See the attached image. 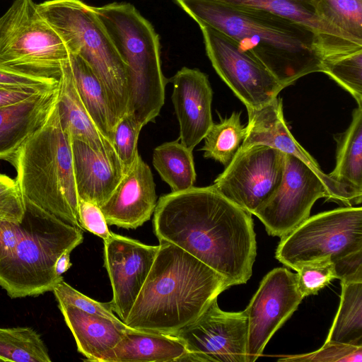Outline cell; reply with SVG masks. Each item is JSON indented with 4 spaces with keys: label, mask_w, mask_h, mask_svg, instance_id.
Returning <instances> with one entry per match:
<instances>
[{
    "label": "cell",
    "mask_w": 362,
    "mask_h": 362,
    "mask_svg": "<svg viewBox=\"0 0 362 362\" xmlns=\"http://www.w3.org/2000/svg\"><path fill=\"white\" fill-rule=\"evenodd\" d=\"M153 214V232L160 243L182 248L230 286L250 279L257 254L252 214L212 185L165 194Z\"/></svg>",
    "instance_id": "cell-1"
},
{
    "label": "cell",
    "mask_w": 362,
    "mask_h": 362,
    "mask_svg": "<svg viewBox=\"0 0 362 362\" xmlns=\"http://www.w3.org/2000/svg\"><path fill=\"white\" fill-rule=\"evenodd\" d=\"M199 25L235 40L284 87L322 72L324 54L315 32L279 15L213 0H174Z\"/></svg>",
    "instance_id": "cell-2"
},
{
    "label": "cell",
    "mask_w": 362,
    "mask_h": 362,
    "mask_svg": "<svg viewBox=\"0 0 362 362\" xmlns=\"http://www.w3.org/2000/svg\"><path fill=\"white\" fill-rule=\"evenodd\" d=\"M230 286L223 276L182 248L160 243L124 322L137 330L174 335Z\"/></svg>",
    "instance_id": "cell-3"
},
{
    "label": "cell",
    "mask_w": 362,
    "mask_h": 362,
    "mask_svg": "<svg viewBox=\"0 0 362 362\" xmlns=\"http://www.w3.org/2000/svg\"><path fill=\"white\" fill-rule=\"evenodd\" d=\"M13 168L25 204L82 230L71 137L62 127L57 100L45 123L21 148Z\"/></svg>",
    "instance_id": "cell-4"
},
{
    "label": "cell",
    "mask_w": 362,
    "mask_h": 362,
    "mask_svg": "<svg viewBox=\"0 0 362 362\" xmlns=\"http://www.w3.org/2000/svg\"><path fill=\"white\" fill-rule=\"evenodd\" d=\"M92 8L128 67L127 113L144 127L154 121L165 100L167 81L161 69L158 35L131 4L114 2Z\"/></svg>",
    "instance_id": "cell-5"
},
{
    "label": "cell",
    "mask_w": 362,
    "mask_h": 362,
    "mask_svg": "<svg viewBox=\"0 0 362 362\" xmlns=\"http://www.w3.org/2000/svg\"><path fill=\"white\" fill-rule=\"evenodd\" d=\"M25 232L14 250L0 261V286L11 298L52 291L63 279L54 267L59 257L82 243L81 228L25 204Z\"/></svg>",
    "instance_id": "cell-6"
},
{
    "label": "cell",
    "mask_w": 362,
    "mask_h": 362,
    "mask_svg": "<svg viewBox=\"0 0 362 362\" xmlns=\"http://www.w3.org/2000/svg\"><path fill=\"white\" fill-rule=\"evenodd\" d=\"M37 8L69 52L84 59L100 80L118 122L130 99L128 67L92 6L80 0H51Z\"/></svg>",
    "instance_id": "cell-7"
},
{
    "label": "cell",
    "mask_w": 362,
    "mask_h": 362,
    "mask_svg": "<svg viewBox=\"0 0 362 362\" xmlns=\"http://www.w3.org/2000/svg\"><path fill=\"white\" fill-rule=\"evenodd\" d=\"M69 52L33 0H15L0 17V64L59 78Z\"/></svg>",
    "instance_id": "cell-8"
},
{
    "label": "cell",
    "mask_w": 362,
    "mask_h": 362,
    "mask_svg": "<svg viewBox=\"0 0 362 362\" xmlns=\"http://www.w3.org/2000/svg\"><path fill=\"white\" fill-rule=\"evenodd\" d=\"M362 250V208L347 206L308 217L281 238L276 258L296 270L319 259L333 261Z\"/></svg>",
    "instance_id": "cell-9"
},
{
    "label": "cell",
    "mask_w": 362,
    "mask_h": 362,
    "mask_svg": "<svg viewBox=\"0 0 362 362\" xmlns=\"http://www.w3.org/2000/svg\"><path fill=\"white\" fill-rule=\"evenodd\" d=\"M284 167V152L264 144L240 145L212 187L253 214L279 186Z\"/></svg>",
    "instance_id": "cell-10"
},
{
    "label": "cell",
    "mask_w": 362,
    "mask_h": 362,
    "mask_svg": "<svg viewBox=\"0 0 362 362\" xmlns=\"http://www.w3.org/2000/svg\"><path fill=\"white\" fill-rule=\"evenodd\" d=\"M199 27L213 67L247 109L264 106L285 88L235 40L211 27Z\"/></svg>",
    "instance_id": "cell-11"
},
{
    "label": "cell",
    "mask_w": 362,
    "mask_h": 362,
    "mask_svg": "<svg viewBox=\"0 0 362 362\" xmlns=\"http://www.w3.org/2000/svg\"><path fill=\"white\" fill-rule=\"evenodd\" d=\"M174 335L187 349L180 362H247L246 313L222 310L217 298L196 320Z\"/></svg>",
    "instance_id": "cell-12"
},
{
    "label": "cell",
    "mask_w": 362,
    "mask_h": 362,
    "mask_svg": "<svg viewBox=\"0 0 362 362\" xmlns=\"http://www.w3.org/2000/svg\"><path fill=\"white\" fill-rule=\"evenodd\" d=\"M322 197L329 199L320 177L300 159L285 153L279 186L253 214L263 223L269 235L281 238L310 216L314 203Z\"/></svg>",
    "instance_id": "cell-13"
},
{
    "label": "cell",
    "mask_w": 362,
    "mask_h": 362,
    "mask_svg": "<svg viewBox=\"0 0 362 362\" xmlns=\"http://www.w3.org/2000/svg\"><path fill=\"white\" fill-rule=\"evenodd\" d=\"M296 274L275 268L262 280L245 310L247 319V362L255 361L274 334L296 310L303 300Z\"/></svg>",
    "instance_id": "cell-14"
},
{
    "label": "cell",
    "mask_w": 362,
    "mask_h": 362,
    "mask_svg": "<svg viewBox=\"0 0 362 362\" xmlns=\"http://www.w3.org/2000/svg\"><path fill=\"white\" fill-rule=\"evenodd\" d=\"M248 122L241 146L264 144L291 154L308 165L320 177L329 194V200L353 206L361 202L362 192L342 185L320 168L315 159L304 149L290 132L283 112L282 100L278 96L258 109H247Z\"/></svg>",
    "instance_id": "cell-15"
},
{
    "label": "cell",
    "mask_w": 362,
    "mask_h": 362,
    "mask_svg": "<svg viewBox=\"0 0 362 362\" xmlns=\"http://www.w3.org/2000/svg\"><path fill=\"white\" fill-rule=\"evenodd\" d=\"M104 241V264L112 288V310L124 322L151 270L158 245L113 233Z\"/></svg>",
    "instance_id": "cell-16"
},
{
    "label": "cell",
    "mask_w": 362,
    "mask_h": 362,
    "mask_svg": "<svg viewBox=\"0 0 362 362\" xmlns=\"http://www.w3.org/2000/svg\"><path fill=\"white\" fill-rule=\"evenodd\" d=\"M172 100L180 125L179 140L192 151L214 124L213 92L207 76L197 69L183 67L171 78Z\"/></svg>",
    "instance_id": "cell-17"
},
{
    "label": "cell",
    "mask_w": 362,
    "mask_h": 362,
    "mask_svg": "<svg viewBox=\"0 0 362 362\" xmlns=\"http://www.w3.org/2000/svg\"><path fill=\"white\" fill-rule=\"evenodd\" d=\"M156 204L151 170L138 154L112 195L100 208L107 224L135 229L150 219Z\"/></svg>",
    "instance_id": "cell-18"
},
{
    "label": "cell",
    "mask_w": 362,
    "mask_h": 362,
    "mask_svg": "<svg viewBox=\"0 0 362 362\" xmlns=\"http://www.w3.org/2000/svg\"><path fill=\"white\" fill-rule=\"evenodd\" d=\"M57 93L58 87L0 106V160L15 166L21 148L49 117Z\"/></svg>",
    "instance_id": "cell-19"
},
{
    "label": "cell",
    "mask_w": 362,
    "mask_h": 362,
    "mask_svg": "<svg viewBox=\"0 0 362 362\" xmlns=\"http://www.w3.org/2000/svg\"><path fill=\"white\" fill-rule=\"evenodd\" d=\"M71 150L79 199L104 204L127 170L116 152L95 151L86 142L71 138Z\"/></svg>",
    "instance_id": "cell-20"
},
{
    "label": "cell",
    "mask_w": 362,
    "mask_h": 362,
    "mask_svg": "<svg viewBox=\"0 0 362 362\" xmlns=\"http://www.w3.org/2000/svg\"><path fill=\"white\" fill-rule=\"evenodd\" d=\"M230 6L267 11L310 28L317 36L324 59L362 49L324 23L316 14L313 0H213Z\"/></svg>",
    "instance_id": "cell-21"
},
{
    "label": "cell",
    "mask_w": 362,
    "mask_h": 362,
    "mask_svg": "<svg viewBox=\"0 0 362 362\" xmlns=\"http://www.w3.org/2000/svg\"><path fill=\"white\" fill-rule=\"evenodd\" d=\"M78 352L86 361L104 362L107 354L130 329L105 317L86 313L72 305L58 304Z\"/></svg>",
    "instance_id": "cell-22"
},
{
    "label": "cell",
    "mask_w": 362,
    "mask_h": 362,
    "mask_svg": "<svg viewBox=\"0 0 362 362\" xmlns=\"http://www.w3.org/2000/svg\"><path fill=\"white\" fill-rule=\"evenodd\" d=\"M57 108L62 127L72 139L86 142L98 152L115 151L112 142L95 126L83 105L74 83L69 59L61 67Z\"/></svg>",
    "instance_id": "cell-23"
},
{
    "label": "cell",
    "mask_w": 362,
    "mask_h": 362,
    "mask_svg": "<svg viewBox=\"0 0 362 362\" xmlns=\"http://www.w3.org/2000/svg\"><path fill=\"white\" fill-rule=\"evenodd\" d=\"M186 354L185 344L175 335L130 328L104 362H180Z\"/></svg>",
    "instance_id": "cell-24"
},
{
    "label": "cell",
    "mask_w": 362,
    "mask_h": 362,
    "mask_svg": "<svg viewBox=\"0 0 362 362\" xmlns=\"http://www.w3.org/2000/svg\"><path fill=\"white\" fill-rule=\"evenodd\" d=\"M69 61L83 105L95 126L112 142V131L117 119L104 86L80 56L69 53Z\"/></svg>",
    "instance_id": "cell-25"
},
{
    "label": "cell",
    "mask_w": 362,
    "mask_h": 362,
    "mask_svg": "<svg viewBox=\"0 0 362 362\" xmlns=\"http://www.w3.org/2000/svg\"><path fill=\"white\" fill-rule=\"evenodd\" d=\"M336 165L328 174L337 182L362 192V106L352 113L349 128L334 136Z\"/></svg>",
    "instance_id": "cell-26"
},
{
    "label": "cell",
    "mask_w": 362,
    "mask_h": 362,
    "mask_svg": "<svg viewBox=\"0 0 362 362\" xmlns=\"http://www.w3.org/2000/svg\"><path fill=\"white\" fill-rule=\"evenodd\" d=\"M153 165L162 180L170 187L172 192L194 187L196 172L192 151L179 139L157 146L153 151Z\"/></svg>",
    "instance_id": "cell-27"
},
{
    "label": "cell",
    "mask_w": 362,
    "mask_h": 362,
    "mask_svg": "<svg viewBox=\"0 0 362 362\" xmlns=\"http://www.w3.org/2000/svg\"><path fill=\"white\" fill-rule=\"evenodd\" d=\"M339 307L325 341L362 346V282H341Z\"/></svg>",
    "instance_id": "cell-28"
},
{
    "label": "cell",
    "mask_w": 362,
    "mask_h": 362,
    "mask_svg": "<svg viewBox=\"0 0 362 362\" xmlns=\"http://www.w3.org/2000/svg\"><path fill=\"white\" fill-rule=\"evenodd\" d=\"M0 361L50 362L40 335L28 327H0Z\"/></svg>",
    "instance_id": "cell-29"
},
{
    "label": "cell",
    "mask_w": 362,
    "mask_h": 362,
    "mask_svg": "<svg viewBox=\"0 0 362 362\" xmlns=\"http://www.w3.org/2000/svg\"><path fill=\"white\" fill-rule=\"evenodd\" d=\"M313 4L324 23L362 46V0H313Z\"/></svg>",
    "instance_id": "cell-30"
},
{
    "label": "cell",
    "mask_w": 362,
    "mask_h": 362,
    "mask_svg": "<svg viewBox=\"0 0 362 362\" xmlns=\"http://www.w3.org/2000/svg\"><path fill=\"white\" fill-rule=\"evenodd\" d=\"M240 112L213 124L204 139L202 150L206 158L214 159L226 166L239 149L246 134V126L240 122Z\"/></svg>",
    "instance_id": "cell-31"
},
{
    "label": "cell",
    "mask_w": 362,
    "mask_h": 362,
    "mask_svg": "<svg viewBox=\"0 0 362 362\" xmlns=\"http://www.w3.org/2000/svg\"><path fill=\"white\" fill-rule=\"evenodd\" d=\"M322 72L328 75L362 106V49L325 58Z\"/></svg>",
    "instance_id": "cell-32"
},
{
    "label": "cell",
    "mask_w": 362,
    "mask_h": 362,
    "mask_svg": "<svg viewBox=\"0 0 362 362\" xmlns=\"http://www.w3.org/2000/svg\"><path fill=\"white\" fill-rule=\"evenodd\" d=\"M296 271L297 287L303 298L317 294L337 279L334 264L330 259L305 263Z\"/></svg>",
    "instance_id": "cell-33"
},
{
    "label": "cell",
    "mask_w": 362,
    "mask_h": 362,
    "mask_svg": "<svg viewBox=\"0 0 362 362\" xmlns=\"http://www.w3.org/2000/svg\"><path fill=\"white\" fill-rule=\"evenodd\" d=\"M142 127L143 126L130 114L126 113L113 129L112 144L117 156L127 170L139 154L137 144Z\"/></svg>",
    "instance_id": "cell-34"
},
{
    "label": "cell",
    "mask_w": 362,
    "mask_h": 362,
    "mask_svg": "<svg viewBox=\"0 0 362 362\" xmlns=\"http://www.w3.org/2000/svg\"><path fill=\"white\" fill-rule=\"evenodd\" d=\"M59 78L23 71L0 64V88L33 93L56 89Z\"/></svg>",
    "instance_id": "cell-35"
},
{
    "label": "cell",
    "mask_w": 362,
    "mask_h": 362,
    "mask_svg": "<svg viewBox=\"0 0 362 362\" xmlns=\"http://www.w3.org/2000/svg\"><path fill=\"white\" fill-rule=\"evenodd\" d=\"M278 361L282 362H361L362 346L325 341L320 349L314 352L286 356Z\"/></svg>",
    "instance_id": "cell-36"
},
{
    "label": "cell",
    "mask_w": 362,
    "mask_h": 362,
    "mask_svg": "<svg viewBox=\"0 0 362 362\" xmlns=\"http://www.w3.org/2000/svg\"><path fill=\"white\" fill-rule=\"evenodd\" d=\"M58 304L72 305L86 313L98 315L115 322H122L113 313L109 303L96 301L78 291L62 279L52 290Z\"/></svg>",
    "instance_id": "cell-37"
},
{
    "label": "cell",
    "mask_w": 362,
    "mask_h": 362,
    "mask_svg": "<svg viewBox=\"0 0 362 362\" xmlns=\"http://www.w3.org/2000/svg\"><path fill=\"white\" fill-rule=\"evenodd\" d=\"M25 204L15 180L0 174V218L21 222Z\"/></svg>",
    "instance_id": "cell-38"
},
{
    "label": "cell",
    "mask_w": 362,
    "mask_h": 362,
    "mask_svg": "<svg viewBox=\"0 0 362 362\" xmlns=\"http://www.w3.org/2000/svg\"><path fill=\"white\" fill-rule=\"evenodd\" d=\"M78 216L82 229L93 233L103 240L112 235L113 233L109 230L100 206L95 204L79 199Z\"/></svg>",
    "instance_id": "cell-39"
},
{
    "label": "cell",
    "mask_w": 362,
    "mask_h": 362,
    "mask_svg": "<svg viewBox=\"0 0 362 362\" xmlns=\"http://www.w3.org/2000/svg\"><path fill=\"white\" fill-rule=\"evenodd\" d=\"M23 218L21 222L0 218V261L16 248L25 232Z\"/></svg>",
    "instance_id": "cell-40"
},
{
    "label": "cell",
    "mask_w": 362,
    "mask_h": 362,
    "mask_svg": "<svg viewBox=\"0 0 362 362\" xmlns=\"http://www.w3.org/2000/svg\"><path fill=\"white\" fill-rule=\"evenodd\" d=\"M337 279L341 282H362V250L333 261Z\"/></svg>",
    "instance_id": "cell-41"
},
{
    "label": "cell",
    "mask_w": 362,
    "mask_h": 362,
    "mask_svg": "<svg viewBox=\"0 0 362 362\" xmlns=\"http://www.w3.org/2000/svg\"><path fill=\"white\" fill-rule=\"evenodd\" d=\"M33 94L35 93L27 91L8 90L0 88V106L21 101L33 95Z\"/></svg>",
    "instance_id": "cell-42"
},
{
    "label": "cell",
    "mask_w": 362,
    "mask_h": 362,
    "mask_svg": "<svg viewBox=\"0 0 362 362\" xmlns=\"http://www.w3.org/2000/svg\"><path fill=\"white\" fill-rule=\"evenodd\" d=\"M71 251H66L63 254H62L57 259L54 267V270L57 276H62V274L65 273L71 267Z\"/></svg>",
    "instance_id": "cell-43"
}]
</instances>
